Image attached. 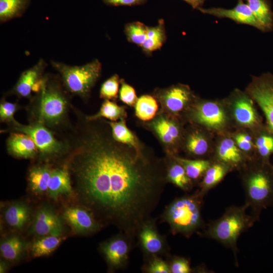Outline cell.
<instances>
[{
	"instance_id": "cell-28",
	"label": "cell",
	"mask_w": 273,
	"mask_h": 273,
	"mask_svg": "<svg viewBox=\"0 0 273 273\" xmlns=\"http://www.w3.org/2000/svg\"><path fill=\"white\" fill-rule=\"evenodd\" d=\"M166 39L164 22L160 20L154 27H148L146 39L142 46L143 50L147 54L160 49Z\"/></svg>"
},
{
	"instance_id": "cell-6",
	"label": "cell",
	"mask_w": 273,
	"mask_h": 273,
	"mask_svg": "<svg viewBox=\"0 0 273 273\" xmlns=\"http://www.w3.org/2000/svg\"><path fill=\"white\" fill-rule=\"evenodd\" d=\"M40 92L39 121L44 124H58L65 116L68 106L65 95L55 82L43 78Z\"/></svg>"
},
{
	"instance_id": "cell-16",
	"label": "cell",
	"mask_w": 273,
	"mask_h": 273,
	"mask_svg": "<svg viewBox=\"0 0 273 273\" xmlns=\"http://www.w3.org/2000/svg\"><path fill=\"white\" fill-rule=\"evenodd\" d=\"M46 65L44 60L40 59L34 66L24 71L14 87L15 92L23 97L30 96L32 92H39L43 80L41 75Z\"/></svg>"
},
{
	"instance_id": "cell-22",
	"label": "cell",
	"mask_w": 273,
	"mask_h": 273,
	"mask_svg": "<svg viewBox=\"0 0 273 273\" xmlns=\"http://www.w3.org/2000/svg\"><path fill=\"white\" fill-rule=\"evenodd\" d=\"M107 122L115 141L130 146L138 151H143L147 148L140 141L136 134L128 128L126 119H122L118 121Z\"/></svg>"
},
{
	"instance_id": "cell-19",
	"label": "cell",
	"mask_w": 273,
	"mask_h": 273,
	"mask_svg": "<svg viewBox=\"0 0 273 273\" xmlns=\"http://www.w3.org/2000/svg\"><path fill=\"white\" fill-rule=\"evenodd\" d=\"M7 145L9 153L18 157H33L38 150L33 139L29 135L22 132L12 133Z\"/></svg>"
},
{
	"instance_id": "cell-45",
	"label": "cell",
	"mask_w": 273,
	"mask_h": 273,
	"mask_svg": "<svg viewBox=\"0 0 273 273\" xmlns=\"http://www.w3.org/2000/svg\"><path fill=\"white\" fill-rule=\"evenodd\" d=\"M189 5H190L194 9H197L198 6L196 0H183Z\"/></svg>"
},
{
	"instance_id": "cell-5",
	"label": "cell",
	"mask_w": 273,
	"mask_h": 273,
	"mask_svg": "<svg viewBox=\"0 0 273 273\" xmlns=\"http://www.w3.org/2000/svg\"><path fill=\"white\" fill-rule=\"evenodd\" d=\"M51 64L59 72L67 89L82 97L89 95L102 71V65L98 59L81 66H70L54 61Z\"/></svg>"
},
{
	"instance_id": "cell-10",
	"label": "cell",
	"mask_w": 273,
	"mask_h": 273,
	"mask_svg": "<svg viewBox=\"0 0 273 273\" xmlns=\"http://www.w3.org/2000/svg\"><path fill=\"white\" fill-rule=\"evenodd\" d=\"M134 240L120 232L100 245V251L112 270L124 269L128 265Z\"/></svg>"
},
{
	"instance_id": "cell-4",
	"label": "cell",
	"mask_w": 273,
	"mask_h": 273,
	"mask_svg": "<svg viewBox=\"0 0 273 273\" xmlns=\"http://www.w3.org/2000/svg\"><path fill=\"white\" fill-rule=\"evenodd\" d=\"M245 205L257 220L263 209L273 207V168L267 162L252 170L244 180Z\"/></svg>"
},
{
	"instance_id": "cell-40",
	"label": "cell",
	"mask_w": 273,
	"mask_h": 273,
	"mask_svg": "<svg viewBox=\"0 0 273 273\" xmlns=\"http://www.w3.org/2000/svg\"><path fill=\"white\" fill-rule=\"evenodd\" d=\"M168 258L171 273H190L193 271L188 259L171 255Z\"/></svg>"
},
{
	"instance_id": "cell-35",
	"label": "cell",
	"mask_w": 273,
	"mask_h": 273,
	"mask_svg": "<svg viewBox=\"0 0 273 273\" xmlns=\"http://www.w3.org/2000/svg\"><path fill=\"white\" fill-rule=\"evenodd\" d=\"M185 146L189 154L202 156L207 152L208 145L203 134L198 130H194L188 135Z\"/></svg>"
},
{
	"instance_id": "cell-29",
	"label": "cell",
	"mask_w": 273,
	"mask_h": 273,
	"mask_svg": "<svg viewBox=\"0 0 273 273\" xmlns=\"http://www.w3.org/2000/svg\"><path fill=\"white\" fill-rule=\"evenodd\" d=\"M30 0H0V21L4 23L21 17L26 10Z\"/></svg>"
},
{
	"instance_id": "cell-23",
	"label": "cell",
	"mask_w": 273,
	"mask_h": 273,
	"mask_svg": "<svg viewBox=\"0 0 273 273\" xmlns=\"http://www.w3.org/2000/svg\"><path fill=\"white\" fill-rule=\"evenodd\" d=\"M73 192L70 176L68 169H57L52 170L48 193L50 197L57 200L63 194L70 195Z\"/></svg>"
},
{
	"instance_id": "cell-8",
	"label": "cell",
	"mask_w": 273,
	"mask_h": 273,
	"mask_svg": "<svg viewBox=\"0 0 273 273\" xmlns=\"http://www.w3.org/2000/svg\"><path fill=\"white\" fill-rule=\"evenodd\" d=\"M136 238L144 260L154 256H171L166 236L159 233L156 219L152 217L142 225Z\"/></svg>"
},
{
	"instance_id": "cell-31",
	"label": "cell",
	"mask_w": 273,
	"mask_h": 273,
	"mask_svg": "<svg viewBox=\"0 0 273 273\" xmlns=\"http://www.w3.org/2000/svg\"><path fill=\"white\" fill-rule=\"evenodd\" d=\"M217 157L221 163L227 165L236 166L243 161L240 151L230 139H225L221 142L218 147Z\"/></svg>"
},
{
	"instance_id": "cell-20",
	"label": "cell",
	"mask_w": 273,
	"mask_h": 273,
	"mask_svg": "<svg viewBox=\"0 0 273 273\" xmlns=\"http://www.w3.org/2000/svg\"><path fill=\"white\" fill-rule=\"evenodd\" d=\"M234 117L237 121L243 125L253 126L258 119L251 99L244 94L238 95L233 105Z\"/></svg>"
},
{
	"instance_id": "cell-1",
	"label": "cell",
	"mask_w": 273,
	"mask_h": 273,
	"mask_svg": "<svg viewBox=\"0 0 273 273\" xmlns=\"http://www.w3.org/2000/svg\"><path fill=\"white\" fill-rule=\"evenodd\" d=\"M98 120L89 121L67 169L81 202L96 218L134 240L167 183L165 158L115 141L108 122Z\"/></svg>"
},
{
	"instance_id": "cell-12",
	"label": "cell",
	"mask_w": 273,
	"mask_h": 273,
	"mask_svg": "<svg viewBox=\"0 0 273 273\" xmlns=\"http://www.w3.org/2000/svg\"><path fill=\"white\" fill-rule=\"evenodd\" d=\"M15 124V129L19 132L29 135L36 145L39 151L46 156L57 155L63 152L65 148L62 143L57 140L52 133L41 122L28 125Z\"/></svg>"
},
{
	"instance_id": "cell-15",
	"label": "cell",
	"mask_w": 273,
	"mask_h": 273,
	"mask_svg": "<svg viewBox=\"0 0 273 273\" xmlns=\"http://www.w3.org/2000/svg\"><path fill=\"white\" fill-rule=\"evenodd\" d=\"M64 219L76 232L90 234L99 231L101 223L88 209L69 207L64 212Z\"/></svg>"
},
{
	"instance_id": "cell-42",
	"label": "cell",
	"mask_w": 273,
	"mask_h": 273,
	"mask_svg": "<svg viewBox=\"0 0 273 273\" xmlns=\"http://www.w3.org/2000/svg\"><path fill=\"white\" fill-rule=\"evenodd\" d=\"M17 110V105L11 102L3 101L0 105V117L3 121L15 122L14 115Z\"/></svg>"
},
{
	"instance_id": "cell-25",
	"label": "cell",
	"mask_w": 273,
	"mask_h": 273,
	"mask_svg": "<svg viewBox=\"0 0 273 273\" xmlns=\"http://www.w3.org/2000/svg\"><path fill=\"white\" fill-rule=\"evenodd\" d=\"M159 111L158 102L153 95L141 96L138 98L134 106L135 116L144 122L152 120Z\"/></svg>"
},
{
	"instance_id": "cell-24",
	"label": "cell",
	"mask_w": 273,
	"mask_h": 273,
	"mask_svg": "<svg viewBox=\"0 0 273 273\" xmlns=\"http://www.w3.org/2000/svg\"><path fill=\"white\" fill-rule=\"evenodd\" d=\"M228 165L221 163L211 165L204 173L200 189L197 191L202 197L206 194L223 178L229 170Z\"/></svg>"
},
{
	"instance_id": "cell-2",
	"label": "cell",
	"mask_w": 273,
	"mask_h": 273,
	"mask_svg": "<svg viewBox=\"0 0 273 273\" xmlns=\"http://www.w3.org/2000/svg\"><path fill=\"white\" fill-rule=\"evenodd\" d=\"M203 198L197 192L175 198L165 207L160 216L161 221L169 225L172 234L190 238L204 227Z\"/></svg>"
},
{
	"instance_id": "cell-38",
	"label": "cell",
	"mask_w": 273,
	"mask_h": 273,
	"mask_svg": "<svg viewBox=\"0 0 273 273\" xmlns=\"http://www.w3.org/2000/svg\"><path fill=\"white\" fill-rule=\"evenodd\" d=\"M120 80L116 74L107 79L101 86L100 91V98L105 100H116Z\"/></svg>"
},
{
	"instance_id": "cell-32",
	"label": "cell",
	"mask_w": 273,
	"mask_h": 273,
	"mask_svg": "<svg viewBox=\"0 0 273 273\" xmlns=\"http://www.w3.org/2000/svg\"><path fill=\"white\" fill-rule=\"evenodd\" d=\"M61 236L48 235L35 241L31 246L34 257H39L51 254L64 239Z\"/></svg>"
},
{
	"instance_id": "cell-11",
	"label": "cell",
	"mask_w": 273,
	"mask_h": 273,
	"mask_svg": "<svg viewBox=\"0 0 273 273\" xmlns=\"http://www.w3.org/2000/svg\"><path fill=\"white\" fill-rule=\"evenodd\" d=\"M247 92L263 112L267 126L273 132V74L267 72L253 77Z\"/></svg>"
},
{
	"instance_id": "cell-26",
	"label": "cell",
	"mask_w": 273,
	"mask_h": 273,
	"mask_svg": "<svg viewBox=\"0 0 273 273\" xmlns=\"http://www.w3.org/2000/svg\"><path fill=\"white\" fill-rule=\"evenodd\" d=\"M52 171L47 166L35 167L30 170L28 180L33 192L36 194L48 192Z\"/></svg>"
},
{
	"instance_id": "cell-13",
	"label": "cell",
	"mask_w": 273,
	"mask_h": 273,
	"mask_svg": "<svg viewBox=\"0 0 273 273\" xmlns=\"http://www.w3.org/2000/svg\"><path fill=\"white\" fill-rule=\"evenodd\" d=\"M191 117L195 122L214 129L223 127L226 120L221 107L211 101L196 104L192 109Z\"/></svg>"
},
{
	"instance_id": "cell-21",
	"label": "cell",
	"mask_w": 273,
	"mask_h": 273,
	"mask_svg": "<svg viewBox=\"0 0 273 273\" xmlns=\"http://www.w3.org/2000/svg\"><path fill=\"white\" fill-rule=\"evenodd\" d=\"M246 4L260 26L262 32L273 30V12L269 0H247Z\"/></svg>"
},
{
	"instance_id": "cell-18",
	"label": "cell",
	"mask_w": 273,
	"mask_h": 273,
	"mask_svg": "<svg viewBox=\"0 0 273 273\" xmlns=\"http://www.w3.org/2000/svg\"><path fill=\"white\" fill-rule=\"evenodd\" d=\"M166 178L185 192L190 191L193 187V180L188 176L184 167L171 155L166 154Z\"/></svg>"
},
{
	"instance_id": "cell-27",
	"label": "cell",
	"mask_w": 273,
	"mask_h": 273,
	"mask_svg": "<svg viewBox=\"0 0 273 273\" xmlns=\"http://www.w3.org/2000/svg\"><path fill=\"white\" fill-rule=\"evenodd\" d=\"M4 217L9 225L16 229H21L28 222L29 210L25 204L15 203L7 208Z\"/></svg>"
},
{
	"instance_id": "cell-34",
	"label": "cell",
	"mask_w": 273,
	"mask_h": 273,
	"mask_svg": "<svg viewBox=\"0 0 273 273\" xmlns=\"http://www.w3.org/2000/svg\"><path fill=\"white\" fill-rule=\"evenodd\" d=\"M25 246V243L20 237L12 236L1 243V254L6 259L14 260L21 256Z\"/></svg>"
},
{
	"instance_id": "cell-17",
	"label": "cell",
	"mask_w": 273,
	"mask_h": 273,
	"mask_svg": "<svg viewBox=\"0 0 273 273\" xmlns=\"http://www.w3.org/2000/svg\"><path fill=\"white\" fill-rule=\"evenodd\" d=\"M31 231L40 236H61L62 225L61 220L53 211L47 207H43L36 215Z\"/></svg>"
},
{
	"instance_id": "cell-36",
	"label": "cell",
	"mask_w": 273,
	"mask_h": 273,
	"mask_svg": "<svg viewBox=\"0 0 273 273\" xmlns=\"http://www.w3.org/2000/svg\"><path fill=\"white\" fill-rule=\"evenodd\" d=\"M148 26L140 22H133L127 24L124 32L128 40L141 47L145 42L147 35Z\"/></svg>"
},
{
	"instance_id": "cell-3",
	"label": "cell",
	"mask_w": 273,
	"mask_h": 273,
	"mask_svg": "<svg viewBox=\"0 0 273 273\" xmlns=\"http://www.w3.org/2000/svg\"><path fill=\"white\" fill-rule=\"evenodd\" d=\"M247 209L245 205L228 207L220 218L208 225L202 234L231 248L236 256L239 236L257 221L251 214L246 213Z\"/></svg>"
},
{
	"instance_id": "cell-7",
	"label": "cell",
	"mask_w": 273,
	"mask_h": 273,
	"mask_svg": "<svg viewBox=\"0 0 273 273\" xmlns=\"http://www.w3.org/2000/svg\"><path fill=\"white\" fill-rule=\"evenodd\" d=\"M144 124L159 141L166 154L175 155L181 132L174 117L159 110L152 120Z\"/></svg>"
},
{
	"instance_id": "cell-46",
	"label": "cell",
	"mask_w": 273,
	"mask_h": 273,
	"mask_svg": "<svg viewBox=\"0 0 273 273\" xmlns=\"http://www.w3.org/2000/svg\"><path fill=\"white\" fill-rule=\"evenodd\" d=\"M205 1V0H196V3L198 6V8L199 7H201V6L203 5Z\"/></svg>"
},
{
	"instance_id": "cell-30",
	"label": "cell",
	"mask_w": 273,
	"mask_h": 273,
	"mask_svg": "<svg viewBox=\"0 0 273 273\" xmlns=\"http://www.w3.org/2000/svg\"><path fill=\"white\" fill-rule=\"evenodd\" d=\"M127 116L125 107L118 105L109 100H105L99 112L95 115L86 117L87 121L105 118L111 121H117L126 119Z\"/></svg>"
},
{
	"instance_id": "cell-33",
	"label": "cell",
	"mask_w": 273,
	"mask_h": 273,
	"mask_svg": "<svg viewBox=\"0 0 273 273\" xmlns=\"http://www.w3.org/2000/svg\"><path fill=\"white\" fill-rule=\"evenodd\" d=\"M171 155L184 167L188 176L192 180L199 178L211 165L208 160L189 159L179 157L175 155Z\"/></svg>"
},
{
	"instance_id": "cell-41",
	"label": "cell",
	"mask_w": 273,
	"mask_h": 273,
	"mask_svg": "<svg viewBox=\"0 0 273 273\" xmlns=\"http://www.w3.org/2000/svg\"><path fill=\"white\" fill-rule=\"evenodd\" d=\"M121 87L119 92L120 100L130 107H134L138 98L134 88L126 83L123 79L120 80Z\"/></svg>"
},
{
	"instance_id": "cell-44",
	"label": "cell",
	"mask_w": 273,
	"mask_h": 273,
	"mask_svg": "<svg viewBox=\"0 0 273 273\" xmlns=\"http://www.w3.org/2000/svg\"><path fill=\"white\" fill-rule=\"evenodd\" d=\"M148 0H103V2L111 6H132L145 3Z\"/></svg>"
},
{
	"instance_id": "cell-47",
	"label": "cell",
	"mask_w": 273,
	"mask_h": 273,
	"mask_svg": "<svg viewBox=\"0 0 273 273\" xmlns=\"http://www.w3.org/2000/svg\"><path fill=\"white\" fill-rule=\"evenodd\" d=\"M238 1H246L247 0H238Z\"/></svg>"
},
{
	"instance_id": "cell-37",
	"label": "cell",
	"mask_w": 273,
	"mask_h": 273,
	"mask_svg": "<svg viewBox=\"0 0 273 273\" xmlns=\"http://www.w3.org/2000/svg\"><path fill=\"white\" fill-rule=\"evenodd\" d=\"M255 145L262 160L267 162L268 157L273 153V132L268 127L267 131L257 137Z\"/></svg>"
},
{
	"instance_id": "cell-14",
	"label": "cell",
	"mask_w": 273,
	"mask_h": 273,
	"mask_svg": "<svg viewBox=\"0 0 273 273\" xmlns=\"http://www.w3.org/2000/svg\"><path fill=\"white\" fill-rule=\"evenodd\" d=\"M203 14L214 16L219 18H228L237 23L252 26L260 30V26L246 3L238 1L236 6L232 9L222 8L198 9Z\"/></svg>"
},
{
	"instance_id": "cell-39",
	"label": "cell",
	"mask_w": 273,
	"mask_h": 273,
	"mask_svg": "<svg viewBox=\"0 0 273 273\" xmlns=\"http://www.w3.org/2000/svg\"><path fill=\"white\" fill-rule=\"evenodd\" d=\"M142 270L146 273H171L168 262L162 257L154 256L144 260Z\"/></svg>"
},
{
	"instance_id": "cell-43",
	"label": "cell",
	"mask_w": 273,
	"mask_h": 273,
	"mask_svg": "<svg viewBox=\"0 0 273 273\" xmlns=\"http://www.w3.org/2000/svg\"><path fill=\"white\" fill-rule=\"evenodd\" d=\"M236 143L239 148L245 151H249L252 147L251 137L246 134H239L235 136Z\"/></svg>"
},
{
	"instance_id": "cell-9",
	"label": "cell",
	"mask_w": 273,
	"mask_h": 273,
	"mask_svg": "<svg viewBox=\"0 0 273 273\" xmlns=\"http://www.w3.org/2000/svg\"><path fill=\"white\" fill-rule=\"evenodd\" d=\"M153 96L160 105L159 110L173 117L185 110L194 98L190 87L181 84L156 88Z\"/></svg>"
}]
</instances>
